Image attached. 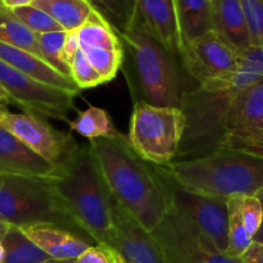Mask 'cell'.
I'll return each mask as SVG.
<instances>
[{"instance_id":"cell-1","label":"cell","mask_w":263,"mask_h":263,"mask_svg":"<svg viewBox=\"0 0 263 263\" xmlns=\"http://www.w3.org/2000/svg\"><path fill=\"white\" fill-rule=\"evenodd\" d=\"M89 146L113 199L152 233L174 207L153 166L133 151L127 136L92 139Z\"/></svg>"},{"instance_id":"cell-2","label":"cell","mask_w":263,"mask_h":263,"mask_svg":"<svg viewBox=\"0 0 263 263\" xmlns=\"http://www.w3.org/2000/svg\"><path fill=\"white\" fill-rule=\"evenodd\" d=\"M118 35L123 45L122 71L134 103L182 108L185 94L195 85L187 81L181 58L157 40L136 15Z\"/></svg>"},{"instance_id":"cell-3","label":"cell","mask_w":263,"mask_h":263,"mask_svg":"<svg viewBox=\"0 0 263 263\" xmlns=\"http://www.w3.org/2000/svg\"><path fill=\"white\" fill-rule=\"evenodd\" d=\"M263 79V49L251 46L240 54L231 73L195 85L184 97L186 128L174 162L210 154L218 125L239 94Z\"/></svg>"},{"instance_id":"cell-4","label":"cell","mask_w":263,"mask_h":263,"mask_svg":"<svg viewBox=\"0 0 263 263\" xmlns=\"http://www.w3.org/2000/svg\"><path fill=\"white\" fill-rule=\"evenodd\" d=\"M48 181L74 223L98 246L113 249L112 194L90 146H80Z\"/></svg>"},{"instance_id":"cell-5","label":"cell","mask_w":263,"mask_h":263,"mask_svg":"<svg viewBox=\"0 0 263 263\" xmlns=\"http://www.w3.org/2000/svg\"><path fill=\"white\" fill-rule=\"evenodd\" d=\"M166 168L182 186L211 197L257 195L263 189V157L246 152L216 151Z\"/></svg>"},{"instance_id":"cell-6","label":"cell","mask_w":263,"mask_h":263,"mask_svg":"<svg viewBox=\"0 0 263 263\" xmlns=\"http://www.w3.org/2000/svg\"><path fill=\"white\" fill-rule=\"evenodd\" d=\"M0 217L18 228L49 223L89 238L66 212L48 179L2 176Z\"/></svg>"},{"instance_id":"cell-7","label":"cell","mask_w":263,"mask_h":263,"mask_svg":"<svg viewBox=\"0 0 263 263\" xmlns=\"http://www.w3.org/2000/svg\"><path fill=\"white\" fill-rule=\"evenodd\" d=\"M185 128L186 116L181 108L136 102L131 115L128 143L146 163L167 166L179 153Z\"/></svg>"},{"instance_id":"cell-8","label":"cell","mask_w":263,"mask_h":263,"mask_svg":"<svg viewBox=\"0 0 263 263\" xmlns=\"http://www.w3.org/2000/svg\"><path fill=\"white\" fill-rule=\"evenodd\" d=\"M216 151H240L263 157V79L239 94L226 110L210 154Z\"/></svg>"},{"instance_id":"cell-9","label":"cell","mask_w":263,"mask_h":263,"mask_svg":"<svg viewBox=\"0 0 263 263\" xmlns=\"http://www.w3.org/2000/svg\"><path fill=\"white\" fill-rule=\"evenodd\" d=\"M166 263H241L222 253L181 211L172 207L152 231Z\"/></svg>"},{"instance_id":"cell-10","label":"cell","mask_w":263,"mask_h":263,"mask_svg":"<svg viewBox=\"0 0 263 263\" xmlns=\"http://www.w3.org/2000/svg\"><path fill=\"white\" fill-rule=\"evenodd\" d=\"M152 166L166 186L175 207L193 221L222 253H226L229 248L228 199L186 189L172 177L166 166Z\"/></svg>"},{"instance_id":"cell-11","label":"cell","mask_w":263,"mask_h":263,"mask_svg":"<svg viewBox=\"0 0 263 263\" xmlns=\"http://www.w3.org/2000/svg\"><path fill=\"white\" fill-rule=\"evenodd\" d=\"M0 85L13 103L27 113L69 122L68 116L76 110V94L50 86L0 61Z\"/></svg>"},{"instance_id":"cell-12","label":"cell","mask_w":263,"mask_h":263,"mask_svg":"<svg viewBox=\"0 0 263 263\" xmlns=\"http://www.w3.org/2000/svg\"><path fill=\"white\" fill-rule=\"evenodd\" d=\"M0 125L57 167L68 161L80 148L71 134L51 127L31 113H12L7 110L0 115Z\"/></svg>"},{"instance_id":"cell-13","label":"cell","mask_w":263,"mask_h":263,"mask_svg":"<svg viewBox=\"0 0 263 263\" xmlns=\"http://www.w3.org/2000/svg\"><path fill=\"white\" fill-rule=\"evenodd\" d=\"M240 54L215 30L190 41L182 51V66L195 85L204 84L231 73Z\"/></svg>"},{"instance_id":"cell-14","label":"cell","mask_w":263,"mask_h":263,"mask_svg":"<svg viewBox=\"0 0 263 263\" xmlns=\"http://www.w3.org/2000/svg\"><path fill=\"white\" fill-rule=\"evenodd\" d=\"M115 247L127 263H166L152 234L131 217L112 197Z\"/></svg>"},{"instance_id":"cell-15","label":"cell","mask_w":263,"mask_h":263,"mask_svg":"<svg viewBox=\"0 0 263 263\" xmlns=\"http://www.w3.org/2000/svg\"><path fill=\"white\" fill-rule=\"evenodd\" d=\"M58 167L28 148L14 134L0 125V176L49 179Z\"/></svg>"},{"instance_id":"cell-16","label":"cell","mask_w":263,"mask_h":263,"mask_svg":"<svg viewBox=\"0 0 263 263\" xmlns=\"http://www.w3.org/2000/svg\"><path fill=\"white\" fill-rule=\"evenodd\" d=\"M135 15L157 40L181 58L184 44L175 0H136Z\"/></svg>"},{"instance_id":"cell-17","label":"cell","mask_w":263,"mask_h":263,"mask_svg":"<svg viewBox=\"0 0 263 263\" xmlns=\"http://www.w3.org/2000/svg\"><path fill=\"white\" fill-rule=\"evenodd\" d=\"M21 230L54 261H74L91 247V239L62 226L39 223L22 226Z\"/></svg>"},{"instance_id":"cell-18","label":"cell","mask_w":263,"mask_h":263,"mask_svg":"<svg viewBox=\"0 0 263 263\" xmlns=\"http://www.w3.org/2000/svg\"><path fill=\"white\" fill-rule=\"evenodd\" d=\"M0 61L46 85L67 90L76 95L81 91L73 80L59 73L43 58L3 41H0Z\"/></svg>"},{"instance_id":"cell-19","label":"cell","mask_w":263,"mask_h":263,"mask_svg":"<svg viewBox=\"0 0 263 263\" xmlns=\"http://www.w3.org/2000/svg\"><path fill=\"white\" fill-rule=\"evenodd\" d=\"M213 30L239 54L252 46L241 0L213 2Z\"/></svg>"},{"instance_id":"cell-20","label":"cell","mask_w":263,"mask_h":263,"mask_svg":"<svg viewBox=\"0 0 263 263\" xmlns=\"http://www.w3.org/2000/svg\"><path fill=\"white\" fill-rule=\"evenodd\" d=\"M184 48L187 43L213 30L211 0H175Z\"/></svg>"},{"instance_id":"cell-21","label":"cell","mask_w":263,"mask_h":263,"mask_svg":"<svg viewBox=\"0 0 263 263\" xmlns=\"http://www.w3.org/2000/svg\"><path fill=\"white\" fill-rule=\"evenodd\" d=\"M32 5L48 13L64 31H76L98 9L90 0H35Z\"/></svg>"},{"instance_id":"cell-22","label":"cell","mask_w":263,"mask_h":263,"mask_svg":"<svg viewBox=\"0 0 263 263\" xmlns=\"http://www.w3.org/2000/svg\"><path fill=\"white\" fill-rule=\"evenodd\" d=\"M69 128L81 136L90 139H122L126 135L116 128L112 118L102 108L89 107L68 122Z\"/></svg>"},{"instance_id":"cell-23","label":"cell","mask_w":263,"mask_h":263,"mask_svg":"<svg viewBox=\"0 0 263 263\" xmlns=\"http://www.w3.org/2000/svg\"><path fill=\"white\" fill-rule=\"evenodd\" d=\"M0 41L43 58L37 33L32 32L12 9L0 3ZM44 59V58H43Z\"/></svg>"},{"instance_id":"cell-24","label":"cell","mask_w":263,"mask_h":263,"mask_svg":"<svg viewBox=\"0 0 263 263\" xmlns=\"http://www.w3.org/2000/svg\"><path fill=\"white\" fill-rule=\"evenodd\" d=\"M2 244L5 251L3 263H46L54 261L18 226L10 225Z\"/></svg>"},{"instance_id":"cell-25","label":"cell","mask_w":263,"mask_h":263,"mask_svg":"<svg viewBox=\"0 0 263 263\" xmlns=\"http://www.w3.org/2000/svg\"><path fill=\"white\" fill-rule=\"evenodd\" d=\"M243 195L228 198L229 212V248L226 254L234 258H240L241 254L253 243V239L249 236L243 218H241L240 204Z\"/></svg>"},{"instance_id":"cell-26","label":"cell","mask_w":263,"mask_h":263,"mask_svg":"<svg viewBox=\"0 0 263 263\" xmlns=\"http://www.w3.org/2000/svg\"><path fill=\"white\" fill-rule=\"evenodd\" d=\"M68 31H54L37 35L41 54L46 63L55 68L63 76L71 77V68L64 57V44H66Z\"/></svg>"},{"instance_id":"cell-27","label":"cell","mask_w":263,"mask_h":263,"mask_svg":"<svg viewBox=\"0 0 263 263\" xmlns=\"http://www.w3.org/2000/svg\"><path fill=\"white\" fill-rule=\"evenodd\" d=\"M87 61L91 63L95 71L102 77L103 82L112 81L123 64V48L104 49V48H86L81 49Z\"/></svg>"},{"instance_id":"cell-28","label":"cell","mask_w":263,"mask_h":263,"mask_svg":"<svg viewBox=\"0 0 263 263\" xmlns=\"http://www.w3.org/2000/svg\"><path fill=\"white\" fill-rule=\"evenodd\" d=\"M12 10L32 32L37 35L54 32V31H64L55 20H53L48 13L35 5H25V7L15 8Z\"/></svg>"},{"instance_id":"cell-29","label":"cell","mask_w":263,"mask_h":263,"mask_svg":"<svg viewBox=\"0 0 263 263\" xmlns=\"http://www.w3.org/2000/svg\"><path fill=\"white\" fill-rule=\"evenodd\" d=\"M69 68H71V77L74 84L80 90H86L103 85L102 77L99 76L94 67L91 66L87 58L85 57L84 51L79 48L74 53L72 59L69 61Z\"/></svg>"},{"instance_id":"cell-30","label":"cell","mask_w":263,"mask_h":263,"mask_svg":"<svg viewBox=\"0 0 263 263\" xmlns=\"http://www.w3.org/2000/svg\"><path fill=\"white\" fill-rule=\"evenodd\" d=\"M104 9L118 31L127 30L136 12V0H90Z\"/></svg>"},{"instance_id":"cell-31","label":"cell","mask_w":263,"mask_h":263,"mask_svg":"<svg viewBox=\"0 0 263 263\" xmlns=\"http://www.w3.org/2000/svg\"><path fill=\"white\" fill-rule=\"evenodd\" d=\"M252 46L263 49V0H241Z\"/></svg>"},{"instance_id":"cell-32","label":"cell","mask_w":263,"mask_h":263,"mask_svg":"<svg viewBox=\"0 0 263 263\" xmlns=\"http://www.w3.org/2000/svg\"><path fill=\"white\" fill-rule=\"evenodd\" d=\"M241 218L252 239L257 235L263 222V207L257 195H243L240 204Z\"/></svg>"},{"instance_id":"cell-33","label":"cell","mask_w":263,"mask_h":263,"mask_svg":"<svg viewBox=\"0 0 263 263\" xmlns=\"http://www.w3.org/2000/svg\"><path fill=\"white\" fill-rule=\"evenodd\" d=\"M74 263H110L109 254L107 248L103 246H91L87 248L79 258L73 261Z\"/></svg>"},{"instance_id":"cell-34","label":"cell","mask_w":263,"mask_h":263,"mask_svg":"<svg viewBox=\"0 0 263 263\" xmlns=\"http://www.w3.org/2000/svg\"><path fill=\"white\" fill-rule=\"evenodd\" d=\"M241 263H263V243L253 241L240 256Z\"/></svg>"},{"instance_id":"cell-35","label":"cell","mask_w":263,"mask_h":263,"mask_svg":"<svg viewBox=\"0 0 263 263\" xmlns=\"http://www.w3.org/2000/svg\"><path fill=\"white\" fill-rule=\"evenodd\" d=\"M33 2L35 0H0V3L9 9H15V8L25 7V5H32Z\"/></svg>"},{"instance_id":"cell-36","label":"cell","mask_w":263,"mask_h":263,"mask_svg":"<svg viewBox=\"0 0 263 263\" xmlns=\"http://www.w3.org/2000/svg\"><path fill=\"white\" fill-rule=\"evenodd\" d=\"M107 248V247H105ZM107 252L108 254H109V258H110V263H127L125 258H123V256L121 253H118L116 249H112V248H107Z\"/></svg>"},{"instance_id":"cell-37","label":"cell","mask_w":263,"mask_h":263,"mask_svg":"<svg viewBox=\"0 0 263 263\" xmlns=\"http://www.w3.org/2000/svg\"><path fill=\"white\" fill-rule=\"evenodd\" d=\"M257 197L259 198V200H261V203H262V207H263V189L258 193V194H257ZM253 241H258V243H263V222H262L261 229H259V231H258V233H257V235L253 238Z\"/></svg>"},{"instance_id":"cell-38","label":"cell","mask_w":263,"mask_h":263,"mask_svg":"<svg viewBox=\"0 0 263 263\" xmlns=\"http://www.w3.org/2000/svg\"><path fill=\"white\" fill-rule=\"evenodd\" d=\"M0 103L4 105H8V104H10V103H13V100L10 99L9 95L7 94V91L3 89L2 85H0Z\"/></svg>"},{"instance_id":"cell-39","label":"cell","mask_w":263,"mask_h":263,"mask_svg":"<svg viewBox=\"0 0 263 263\" xmlns=\"http://www.w3.org/2000/svg\"><path fill=\"white\" fill-rule=\"evenodd\" d=\"M9 228H10L9 223L0 217V241L3 240V238L5 236V234H7L8 230H9Z\"/></svg>"},{"instance_id":"cell-40","label":"cell","mask_w":263,"mask_h":263,"mask_svg":"<svg viewBox=\"0 0 263 263\" xmlns=\"http://www.w3.org/2000/svg\"><path fill=\"white\" fill-rule=\"evenodd\" d=\"M7 107H5L4 104H2V103H0V115H2V113H4V112H7Z\"/></svg>"},{"instance_id":"cell-41","label":"cell","mask_w":263,"mask_h":263,"mask_svg":"<svg viewBox=\"0 0 263 263\" xmlns=\"http://www.w3.org/2000/svg\"><path fill=\"white\" fill-rule=\"evenodd\" d=\"M46 263H74L73 261H50Z\"/></svg>"},{"instance_id":"cell-42","label":"cell","mask_w":263,"mask_h":263,"mask_svg":"<svg viewBox=\"0 0 263 263\" xmlns=\"http://www.w3.org/2000/svg\"><path fill=\"white\" fill-rule=\"evenodd\" d=\"M211 2H212V4H213V2H215V0H211Z\"/></svg>"},{"instance_id":"cell-43","label":"cell","mask_w":263,"mask_h":263,"mask_svg":"<svg viewBox=\"0 0 263 263\" xmlns=\"http://www.w3.org/2000/svg\"><path fill=\"white\" fill-rule=\"evenodd\" d=\"M0 179H2V176H0Z\"/></svg>"}]
</instances>
